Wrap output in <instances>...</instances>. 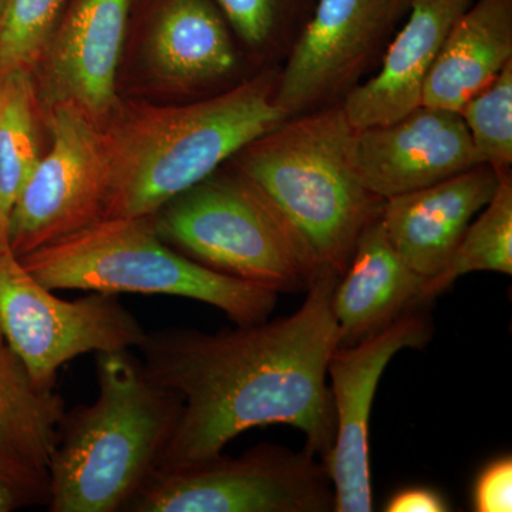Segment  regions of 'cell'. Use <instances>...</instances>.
<instances>
[{"mask_svg":"<svg viewBox=\"0 0 512 512\" xmlns=\"http://www.w3.org/2000/svg\"><path fill=\"white\" fill-rule=\"evenodd\" d=\"M338 281L316 276L301 308L285 318L217 333L146 332L138 346L144 375L183 399L157 468L218 456L239 434L269 424L301 430L306 450L325 460L336 436L328 363L339 345L332 312Z\"/></svg>","mask_w":512,"mask_h":512,"instance_id":"cell-1","label":"cell"},{"mask_svg":"<svg viewBox=\"0 0 512 512\" xmlns=\"http://www.w3.org/2000/svg\"><path fill=\"white\" fill-rule=\"evenodd\" d=\"M279 67L183 106H120L103 127L110 195L104 218L150 217L286 120ZM103 218V220H104Z\"/></svg>","mask_w":512,"mask_h":512,"instance_id":"cell-2","label":"cell"},{"mask_svg":"<svg viewBox=\"0 0 512 512\" xmlns=\"http://www.w3.org/2000/svg\"><path fill=\"white\" fill-rule=\"evenodd\" d=\"M99 396L64 413L49 466L50 512H116L157 470L183 399L128 350L97 353Z\"/></svg>","mask_w":512,"mask_h":512,"instance_id":"cell-3","label":"cell"},{"mask_svg":"<svg viewBox=\"0 0 512 512\" xmlns=\"http://www.w3.org/2000/svg\"><path fill=\"white\" fill-rule=\"evenodd\" d=\"M342 104L289 117L229 160L274 205L319 275L342 276L360 235L382 215L352 160Z\"/></svg>","mask_w":512,"mask_h":512,"instance_id":"cell-4","label":"cell"},{"mask_svg":"<svg viewBox=\"0 0 512 512\" xmlns=\"http://www.w3.org/2000/svg\"><path fill=\"white\" fill-rule=\"evenodd\" d=\"M19 259L50 291L181 296L215 306L238 326L268 320L278 302V293L175 251L151 217L104 218Z\"/></svg>","mask_w":512,"mask_h":512,"instance_id":"cell-5","label":"cell"},{"mask_svg":"<svg viewBox=\"0 0 512 512\" xmlns=\"http://www.w3.org/2000/svg\"><path fill=\"white\" fill-rule=\"evenodd\" d=\"M150 217L158 237L175 251L278 295L308 291L318 276L284 218L232 164Z\"/></svg>","mask_w":512,"mask_h":512,"instance_id":"cell-6","label":"cell"},{"mask_svg":"<svg viewBox=\"0 0 512 512\" xmlns=\"http://www.w3.org/2000/svg\"><path fill=\"white\" fill-rule=\"evenodd\" d=\"M328 470L309 450L259 444L239 457L224 454L157 468L124 505L128 512H332Z\"/></svg>","mask_w":512,"mask_h":512,"instance_id":"cell-7","label":"cell"},{"mask_svg":"<svg viewBox=\"0 0 512 512\" xmlns=\"http://www.w3.org/2000/svg\"><path fill=\"white\" fill-rule=\"evenodd\" d=\"M0 332L40 389L53 390L60 367L84 353L138 348L146 330L117 295L92 292L64 301L0 244Z\"/></svg>","mask_w":512,"mask_h":512,"instance_id":"cell-8","label":"cell"},{"mask_svg":"<svg viewBox=\"0 0 512 512\" xmlns=\"http://www.w3.org/2000/svg\"><path fill=\"white\" fill-rule=\"evenodd\" d=\"M412 0H316L279 66L286 119L339 106L380 64Z\"/></svg>","mask_w":512,"mask_h":512,"instance_id":"cell-9","label":"cell"},{"mask_svg":"<svg viewBox=\"0 0 512 512\" xmlns=\"http://www.w3.org/2000/svg\"><path fill=\"white\" fill-rule=\"evenodd\" d=\"M52 148L10 212L8 239L22 258L103 220L110 195L103 128L72 103L50 106Z\"/></svg>","mask_w":512,"mask_h":512,"instance_id":"cell-10","label":"cell"},{"mask_svg":"<svg viewBox=\"0 0 512 512\" xmlns=\"http://www.w3.org/2000/svg\"><path fill=\"white\" fill-rule=\"evenodd\" d=\"M433 325L420 309L406 313L375 335L330 355L328 376L336 413V436L323 466L336 497V512H372L369 424L377 384L397 353L429 343Z\"/></svg>","mask_w":512,"mask_h":512,"instance_id":"cell-11","label":"cell"},{"mask_svg":"<svg viewBox=\"0 0 512 512\" xmlns=\"http://www.w3.org/2000/svg\"><path fill=\"white\" fill-rule=\"evenodd\" d=\"M352 160L363 185L384 201L483 164L460 113L424 104L392 123L353 131Z\"/></svg>","mask_w":512,"mask_h":512,"instance_id":"cell-12","label":"cell"},{"mask_svg":"<svg viewBox=\"0 0 512 512\" xmlns=\"http://www.w3.org/2000/svg\"><path fill=\"white\" fill-rule=\"evenodd\" d=\"M131 5L133 0H67L37 62L49 106L72 103L101 128L113 119L121 106L116 77Z\"/></svg>","mask_w":512,"mask_h":512,"instance_id":"cell-13","label":"cell"},{"mask_svg":"<svg viewBox=\"0 0 512 512\" xmlns=\"http://www.w3.org/2000/svg\"><path fill=\"white\" fill-rule=\"evenodd\" d=\"M498 173L480 164L430 187L384 201L387 239L417 274H440L464 232L497 191Z\"/></svg>","mask_w":512,"mask_h":512,"instance_id":"cell-14","label":"cell"},{"mask_svg":"<svg viewBox=\"0 0 512 512\" xmlns=\"http://www.w3.org/2000/svg\"><path fill=\"white\" fill-rule=\"evenodd\" d=\"M237 37L215 0H160L148 32V60L171 89L204 97L244 82Z\"/></svg>","mask_w":512,"mask_h":512,"instance_id":"cell-15","label":"cell"},{"mask_svg":"<svg viewBox=\"0 0 512 512\" xmlns=\"http://www.w3.org/2000/svg\"><path fill=\"white\" fill-rule=\"evenodd\" d=\"M474 0H412L377 73L342 103L355 130L399 120L421 106L423 87L456 20Z\"/></svg>","mask_w":512,"mask_h":512,"instance_id":"cell-16","label":"cell"},{"mask_svg":"<svg viewBox=\"0 0 512 512\" xmlns=\"http://www.w3.org/2000/svg\"><path fill=\"white\" fill-rule=\"evenodd\" d=\"M426 281L394 251L380 218L373 221L360 235L348 269L333 291L338 346L356 345L400 316L426 306Z\"/></svg>","mask_w":512,"mask_h":512,"instance_id":"cell-17","label":"cell"},{"mask_svg":"<svg viewBox=\"0 0 512 512\" xmlns=\"http://www.w3.org/2000/svg\"><path fill=\"white\" fill-rule=\"evenodd\" d=\"M512 62V0H474L444 40L421 104L460 111Z\"/></svg>","mask_w":512,"mask_h":512,"instance_id":"cell-18","label":"cell"},{"mask_svg":"<svg viewBox=\"0 0 512 512\" xmlns=\"http://www.w3.org/2000/svg\"><path fill=\"white\" fill-rule=\"evenodd\" d=\"M64 413L62 396L33 383L0 332V457L49 476Z\"/></svg>","mask_w":512,"mask_h":512,"instance_id":"cell-19","label":"cell"},{"mask_svg":"<svg viewBox=\"0 0 512 512\" xmlns=\"http://www.w3.org/2000/svg\"><path fill=\"white\" fill-rule=\"evenodd\" d=\"M40 160L37 92L29 70L0 77V244L10 212Z\"/></svg>","mask_w":512,"mask_h":512,"instance_id":"cell-20","label":"cell"},{"mask_svg":"<svg viewBox=\"0 0 512 512\" xmlns=\"http://www.w3.org/2000/svg\"><path fill=\"white\" fill-rule=\"evenodd\" d=\"M497 173L498 187L493 198L470 222L446 268L427 278L424 305L471 272L512 275V174L511 170Z\"/></svg>","mask_w":512,"mask_h":512,"instance_id":"cell-21","label":"cell"},{"mask_svg":"<svg viewBox=\"0 0 512 512\" xmlns=\"http://www.w3.org/2000/svg\"><path fill=\"white\" fill-rule=\"evenodd\" d=\"M255 72L281 66L316 0H215Z\"/></svg>","mask_w":512,"mask_h":512,"instance_id":"cell-22","label":"cell"},{"mask_svg":"<svg viewBox=\"0 0 512 512\" xmlns=\"http://www.w3.org/2000/svg\"><path fill=\"white\" fill-rule=\"evenodd\" d=\"M458 113L483 164L495 171L511 170L512 62Z\"/></svg>","mask_w":512,"mask_h":512,"instance_id":"cell-23","label":"cell"},{"mask_svg":"<svg viewBox=\"0 0 512 512\" xmlns=\"http://www.w3.org/2000/svg\"><path fill=\"white\" fill-rule=\"evenodd\" d=\"M67 0H6L0 22V77L35 69Z\"/></svg>","mask_w":512,"mask_h":512,"instance_id":"cell-24","label":"cell"},{"mask_svg":"<svg viewBox=\"0 0 512 512\" xmlns=\"http://www.w3.org/2000/svg\"><path fill=\"white\" fill-rule=\"evenodd\" d=\"M49 476L33 473L0 457V512L33 504L49 505Z\"/></svg>","mask_w":512,"mask_h":512,"instance_id":"cell-25","label":"cell"},{"mask_svg":"<svg viewBox=\"0 0 512 512\" xmlns=\"http://www.w3.org/2000/svg\"><path fill=\"white\" fill-rule=\"evenodd\" d=\"M477 512L512 511V458H495L477 477L473 490Z\"/></svg>","mask_w":512,"mask_h":512,"instance_id":"cell-26","label":"cell"},{"mask_svg":"<svg viewBox=\"0 0 512 512\" xmlns=\"http://www.w3.org/2000/svg\"><path fill=\"white\" fill-rule=\"evenodd\" d=\"M446 498L431 488L413 487L392 495L384 511L387 512H447Z\"/></svg>","mask_w":512,"mask_h":512,"instance_id":"cell-27","label":"cell"},{"mask_svg":"<svg viewBox=\"0 0 512 512\" xmlns=\"http://www.w3.org/2000/svg\"><path fill=\"white\" fill-rule=\"evenodd\" d=\"M6 0H0V22H2L3 9H5Z\"/></svg>","mask_w":512,"mask_h":512,"instance_id":"cell-28","label":"cell"}]
</instances>
